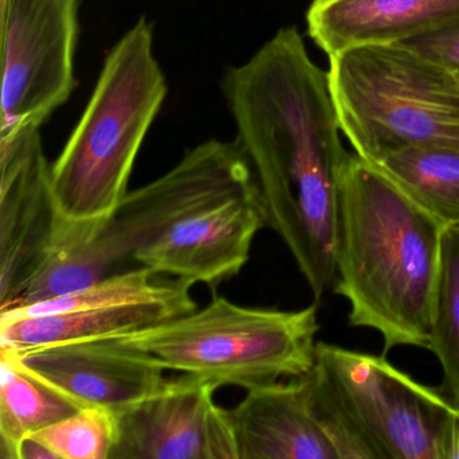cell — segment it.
<instances>
[{"mask_svg": "<svg viewBox=\"0 0 459 459\" xmlns=\"http://www.w3.org/2000/svg\"><path fill=\"white\" fill-rule=\"evenodd\" d=\"M228 415L238 459H338L303 376L251 389Z\"/></svg>", "mask_w": 459, "mask_h": 459, "instance_id": "obj_13", "label": "cell"}, {"mask_svg": "<svg viewBox=\"0 0 459 459\" xmlns=\"http://www.w3.org/2000/svg\"><path fill=\"white\" fill-rule=\"evenodd\" d=\"M82 410L0 349V459H20L26 437Z\"/></svg>", "mask_w": 459, "mask_h": 459, "instance_id": "obj_16", "label": "cell"}, {"mask_svg": "<svg viewBox=\"0 0 459 459\" xmlns=\"http://www.w3.org/2000/svg\"><path fill=\"white\" fill-rule=\"evenodd\" d=\"M396 44H402L421 57L450 71L459 72V18Z\"/></svg>", "mask_w": 459, "mask_h": 459, "instance_id": "obj_21", "label": "cell"}, {"mask_svg": "<svg viewBox=\"0 0 459 459\" xmlns=\"http://www.w3.org/2000/svg\"><path fill=\"white\" fill-rule=\"evenodd\" d=\"M166 95L152 25L141 18L107 56L85 111L52 165L58 220L96 222L114 213Z\"/></svg>", "mask_w": 459, "mask_h": 459, "instance_id": "obj_3", "label": "cell"}, {"mask_svg": "<svg viewBox=\"0 0 459 459\" xmlns=\"http://www.w3.org/2000/svg\"><path fill=\"white\" fill-rule=\"evenodd\" d=\"M257 190L238 142L219 139L189 150L160 178L128 192L101 221L77 222L80 255L96 281L179 222L230 198Z\"/></svg>", "mask_w": 459, "mask_h": 459, "instance_id": "obj_7", "label": "cell"}, {"mask_svg": "<svg viewBox=\"0 0 459 459\" xmlns=\"http://www.w3.org/2000/svg\"><path fill=\"white\" fill-rule=\"evenodd\" d=\"M305 380L338 459H440L455 405L385 357L318 342Z\"/></svg>", "mask_w": 459, "mask_h": 459, "instance_id": "obj_4", "label": "cell"}, {"mask_svg": "<svg viewBox=\"0 0 459 459\" xmlns=\"http://www.w3.org/2000/svg\"><path fill=\"white\" fill-rule=\"evenodd\" d=\"M39 128L28 123L0 133V311L14 305L57 227Z\"/></svg>", "mask_w": 459, "mask_h": 459, "instance_id": "obj_9", "label": "cell"}, {"mask_svg": "<svg viewBox=\"0 0 459 459\" xmlns=\"http://www.w3.org/2000/svg\"><path fill=\"white\" fill-rule=\"evenodd\" d=\"M456 74H458V77H459V72H455Z\"/></svg>", "mask_w": 459, "mask_h": 459, "instance_id": "obj_23", "label": "cell"}, {"mask_svg": "<svg viewBox=\"0 0 459 459\" xmlns=\"http://www.w3.org/2000/svg\"><path fill=\"white\" fill-rule=\"evenodd\" d=\"M190 287L186 283L168 297L130 305L44 316H0V349L20 354L60 343L141 332L195 310Z\"/></svg>", "mask_w": 459, "mask_h": 459, "instance_id": "obj_15", "label": "cell"}, {"mask_svg": "<svg viewBox=\"0 0 459 459\" xmlns=\"http://www.w3.org/2000/svg\"><path fill=\"white\" fill-rule=\"evenodd\" d=\"M440 459H459V407L455 408L446 427Z\"/></svg>", "mask_w": 459, "mask_h": 459, "instance_id": "obj_22", "label": "cell"}, {"mask_svg": "<svg viewBox=\"0 0 459 459\" xmlns=\"http://www.w3.org/2000/svg\"><path fill=\"white\" fill-rule=\"evenodd\" d=\"M459 18V0H313L307 31L327 57L351 48L396 44Z\"/></svg>", "mask_w": 459, "mask_h": 459, "instance_id": "obj_14", "label": "cell"}, {"mask_svg": "<svg viewBox=\"0 0 459 459\" xmlns=\"http://www.w3.org/2000/svg\"><path fill=\"white\" fill-rule=\"evenodd\" d=\"M155 273L149 268L141 267L127 273L106 276L101 281L56 299L37 303L28 307L0 313V316H44V314L69 313L85 308L107 307V306L130 305L168 297L181 289L186 281H154ZM189 284V283H187Z\"/></svg>", "mask_w": 459, "mask_h": 459, "instance_id": "obj_19", "label": "cell"}, {"mask_svg": "<svg viewBox=\"0 0 459 459\" xmlns=\"http://www.w3.org/2000/svg\"><path fill=\"white\" fill-rule=\"evenodd\" d=\"M220 386L193 375L166 380L154 394L117 413L111 459H238Z\"/></svg>", "mask_w": 459, "mask_h": 459, "instance_id": "obj_10", "label": "cell"}, {"mask_svg": "<svg viewBox=\"0 0 459 459\" xmlns=\"http://www.w3.org/2000/svg\"><path fill=\"white\" fill-rule=\"evenodd\" d=\"M445 225L377 166L349 154L338 214L334 291L351 326L380 333L384 351H429Z\"/></svg>", "mask_w": 459, "mask_h": 459, "instance_id": "obj_2", "label": "cell"}, {"mask_svg": "<svg viewBox=\"0 0 459 459\" xmlns=\"http://www.w3.org/2000/svg\"><path fill=\"white\" fill-rule=\"evenodd\" d=\"M13 354L28 372L82 408L101 407L117 413L146 399L168 380L165 368L117 337Z\"/></svg>", "mask_w": 459, "mask_h": 459, "instance_id": "obj_12", "label": "cell"}, {"mask_svg": "<svg viewBox=\"0 0 459 459\" xmlns=\"http://www.w3.org/2000/svg\"><path fill=\"white\" fill-rule=\"evenodd\" d=\"M80 0H0V133L42 123L76 87Z\"/></svg>", "mask_w": 459, "mask_h": 459, "instance_id": "obj_8", "label": "cell"}, {"mask_svg": "<svg viewBox=\"0 0 459 459\" xmlns=\"http://www.w3.org/2000/svg\"><path fill=\"white\" fill-rule=\"evenodd\" d=\"M222 91L267 227L321 299L334 287L341 179L349 158L329 74L311 60L299 31L284 28L227 72Z\"/></svg>", "mask_w": 459, "mask_h": 459, "instance_id": "obj_1", "label": "cell"}, {"mask_svg": "<svg viewBox=\"0 0 459 459\" xmlns=\"http://www.w3.org/2000/svg\"><path fill=\"white\" fill-rule=\"evenodd\" d=\"M264 227V209L259 190H255L179 222L133 257L155 275L169 273L190 286L203 283L216 289L240 273L255 236Z\"/></svg>", "mask_w": 459, "mask_h": 459, "instance_id": "obj_11", "label": "cell"}, {"mask_svg": "<svg viewBox=\"0 0 459 459\" xmlns=\"http://www.w3.org/2000/svg\"><path fill=\"white\" fill-rule=\"evenodd\" d=\"M318 330L316 305L286 311L216 297L200 310L117 338L166 370L251 391L310 372Z\"/></svg>", "mask_w": 459, "mask_h": 459, "instance_id": "obj_6", "label": "cell"}, {"mask_svg": "<svg viewBox=\"0 0 459 459\" xmlns=\"http://www.w3.org/2000/svg\"><path fill=\"white\" fill-rule=\"evenodd\" d=\"M429 351L442 367L440 391L459 407V224L446 228Z\"/></svg>", "mask_w": 459, "mask_h": 459, "instance_id": "obj_18", "label": "cell"}, {"mask_svg": "<svg viewBox=\"0 0 459 459\" xmlns=\"http://www.w3.org/2000/svg\"><path fill=\"white\" fill-rule=\"evenodd\" d=\"M375 166L445 227L459 224V149L408 147Z\"/></svg>", "mask_w": 459, "mask_h": 459, "instance_id": "obj_17", "label": "cell"}, {"mask_svg": "<svg viewBox=\"0 0 459 459\" xmlns=\"http://www.w3.org/2000/svg\"><path fill=\"white\" fill-rule=\"evenodd\" d=\"M341 131L368 162L416 146L459 149V77L402 44L329 57Z\"/></svg>", "mask_w": 459, "mask_h": 459, "instance_id": "obj_5", "label": "cell"}, {"mask_svg": "<svg viewBox=\"0 0 459 459\" xmlns=\"http://www.w3.org/2000/svg\"><path fill=\"white\" fill-rule=\"evenodd\" d=\"M53 459H111L117 440V416L101 407L79 412L30 435Z\"/></svg>", "mask_w": 459, "mask_h": 459, "instance_id": "obj_20", "label": "cell"}]
</instances>
